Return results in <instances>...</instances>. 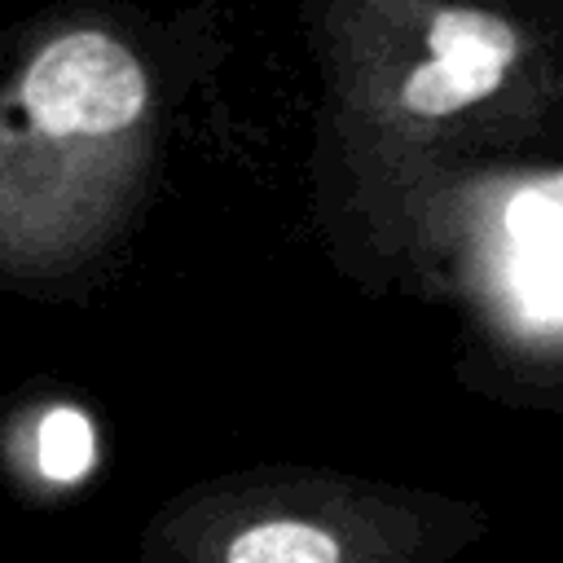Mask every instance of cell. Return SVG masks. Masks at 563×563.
<instances>
[{
	"label": "cell",
	"mask_w": 563,
	"mask_h": 563,
	"mask_svg": "<svg viewBox=\"0 0 563 563\" xmlns=\"http://www.w3.org/2000/svg\"><path fill=\"white\" fill-rule=\"evenodd\" d=\"M488 537L475 501L321 471L194 484L136 532L132 563H457Z\"/></svg>",
	"instance_id": "obj_1"
},
{
	"label": "cell",
	"mask_w": 563,
	"mask_h": 563,
	"mask_svg": "<svg viewBox=\"0 0 563 563\" xmlns=\"http://www.w3.org/2000/svg\"><path fill=\"white\" fill-rule=\"evenodd\" d=\"M150 84L132 48L101 31H70L40 48L22 79L26 114L53 136H110L136 123Z\"/></svg>",
	"instance_id": "obj_2"
},
{
	"label": "cell",
	"mask_w": 563,
	"mask_h": 563,
	"mask_svg": "<svg viewBox=\"0 0 563 563\" xmlns=\"http://www.w3.org/2000/svg\"><path fill=\"white\" fill-rule=\"evenodd\" d=\"M427 40L431 57L400 88V106L418 119H444L493 97L519 53V31L484 9H444Z\"/></svg>",
	"instance_id": "obj_3"
},
{
	"label": "cell",
	"mask_w": 563,
	"mask_h": 563,
	"mask_svg": "<svg viewBox=\"0 0 563 563\" xmlns=\"http://www.w3.org/2000/svg\"><path fill=\"white\" fill-rule=\"evenodd\" d=\"M501 273L515 321L541 334H563V255L515 246Z\"/></svg>",
	"instance_id": "obj_4"
},
{
	"label": "cell",
	"mask_w": 563,
	"mask_h": 563,
	"mask_svg": "<svg viewBox=\"0 0 563 563\" xmlns=\"http://www.w3.org/2000/svg\"><path fill=\"white\" fill-rule=\"evenodd\" d=\"M35 462H40V475L53 479V484H75L92 471L97 462V431L92 422L70 409V405H57L40 418L35 427Z\"/></svg>",
	"instance_id": "obj_5"
},
{
	"label": "cell",
	"mask_w": 563,
	"mask_h": 563,
	"mask_svg": "<svg viewBox=\"0 0 563 563\" xmlns=\"http://www.w3.org/2000/svg\"><path fill=\"white\" fill-rule=\"evenodd\" d=\"M506 233L515 246L563 255V172L528 180L506 202Z\"/></svg>",
	"instance_id": "obj_6"
}]
</instances>
